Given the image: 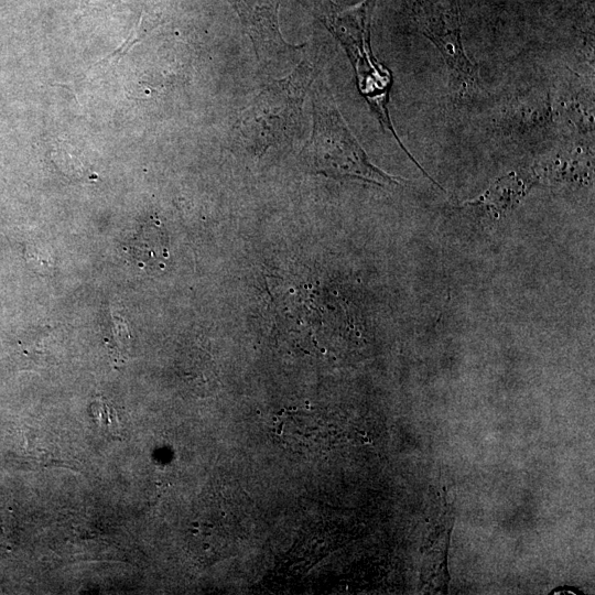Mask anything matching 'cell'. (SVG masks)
<instances>
[{"label":"cell","mask_w":595,"mask_h":595,"mask_svg":"<svg viewBox=\"0 0 595 595\" xmlns=\"http://www.w3.org/2000/svg\"><path fill=\"white\" fill-rule=\"evenodd\" d=\"M312 106V135L302 151V158L313 172L331 178L359 179L378 186L397 185L395 177L372 164L322 81L313 88Z\"/></svg>","instance_id":"6da1fadb"},{"label":"cell","mask_w":595,"mask_h":595,"mask_svg":"<svg viewBox=\"0 0 595 595\" xmlns=\"http://www.w3.org/2000/svg\"><path fill=\"white\" fill-rule=\"evenodd\" d=\"M376 0H364L360 5L342 8L328 0L323 24L332 32L351 60L357 85L365 100L369 102L382 126L397 140L408 157L420 165L400 142L389 116L388 102L393 86V74L374 57L371 47V25Z\"/></svg>","instance_id":"7a4b0ae2"},{"label":"cell","mask_w":595,"mask_h":595,"mask_svg":"<svg viewBox=\"0 0 595 595\" xmlns=\"http://www.w3.org/2000/svg\"><path fill=\"white\" fill-rule=\"evenodd\" d=\"M312 80L311 64L302 61L289 77L265 86L245 108L240 132L255 154H264L270 146L284 142L296 133L302 103Z\"/></svg>","instance_id":"3957f363"},{"label":"cell","mask_w":595,"mask_h":595,"mask_svg":"<svg viewBox=\"0 0 595 595\" xmlns=\"http://www.w3.org/2000/svg\"><path fill=\"white\" fill-rule=\"evenodd\" d=\"M415 14L424 35L441 52L453 88L464 96L478 90L479 71L462 42L460 0H415Z\"/></svg>","instance_id":"277c9868"},{"label":"cell","mask_w":595,"mask_h":595,"mask_svg":"<svg viewBox=\"0 0 595 595\" xmlns=\"http://www.w3.org/2000/svg\"><path fill=\"white\" fill-rule=\"evenodd\" d=\"M248 35L259 58L270 52L292 48L281 36L278 24V3L274 0H234Z\"/></svg>","instance_id":"5b68a950"},{"label":"cell","mask_w":595,"mask_h":595,"mask_svg":"<svg viewBox=\"0 0 595 595\" xmlns=\"http://www.w3.org/2000/svg\"><path fill=\"white\" fill-rule=\"evenodd\" d=\"M440 521L436 538L426 550L423 568H421V582L424 583V589L435 593L446 592L449 589L448 554L454 524L451 505L443 512Z\"/></svg>","instance_id":"8992f818"},{"label":"cell","mask_w":595,"mask_h":595,"mask_svg":"<svg viewBox=\"0 0 595 595\" xmlns=\"http://www.w3.org/2000/svg\"><path fill=\"white\" fill-rule=\"evenodd\" d=\"M529 187L521 176L516 172H511L497 179L481 197L469 204L482 205L491 212L502 215L521 203Z\"/></svg>","instance_id":"52a82bcc"},{"label":"cell","mask_w":595,"mask_h":595,"mask_svg":"<svg viewBox=\"0 0 595 595\" xmlns=\"http://www.w3.org/2000/svg\"><path fill=\"white\" fill-rule=\"evenodd\" d=\"M129 253L145 266L162 264L168 257L165 235L159 229H147L136 237Z\"/></svg>","instance_id":"ba28073f"}]
</instances>
